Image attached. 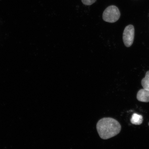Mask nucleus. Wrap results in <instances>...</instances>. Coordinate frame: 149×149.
<instances>
[{
    "mask_svg": "<svg viewBox=\"0 0 149 149\" xmlns=\"http://www.w3.org/2000/svg\"><path fill=\"white\" fill-rule=\"evenodd\" d=\"M120 124L115 119L111 117H104L99 120L96 129L100 136L103 139H107L115 136L120 133Z\"/></svg>",
    "mask_w": 149,
    "mask_h": 149,
    "instance_id": "1",
    "label": "nucleus"
},
{
    "mask_svg": "<svg viewBox=\"0 0 149 149\" xmlns=\"http://www.w3.org/2000/svg\"><path fill=\"white\" fill-rule=\"evenodd\" d=\"M120 15L118 8L115 6L111 5L104 10L102 14V18L105 22L113 23L119 19Z\"/></svg>",
    "mask_w": 149,
    "mask_h": 149,
    "instance_id": "2",
    "label": "nucleus"
},
{
    "mask_svg": "<svg viewBox=\"0 0 149 149\" xmlns=\"http://www.w3.org/2000/svg\"><path fill=\"white\" fill-rule=\"evenodd\" d=\"M135 29L134 26L130 25L127 26L123 33V40L127 47H130L133 42L134 38Z\"/></svg>",
    "mask_w": 149,
    "mask_h": 149,
    "instance_id": "3",
    "label": "nucleus"
},
{
    "mask_svg": "<svg viewBox=\"0 0 149 149\" xmlns=\"http://www.w3.org/2000/svg\"><path fill=\"white\" fill-rule=\"evenodd\" d=\"M137 99L140 102H149V91L144 88L141 89L137 93Z\"/></svg>",
    "mask_w": 149,
    "mask_h": 149,
    "instance_id": "4",
    "label": "nucleus"
},
{
    "mask_svg": "<svg viewBox=\"0 0 149 149\" xmlns=\"http://www.w3.org/2000/svg\"><path fill=\"white\" fill-rule=\"evenodd\" d=\"M130 121L132 124H133L135 125H140L143 122V117L142 115L137 114L136 113H134L132 115Z\"/></svg>",
    "mask_w": 149,
    "mask_h": 149,
    "instance_id": "5",
    "label": "nucleus"
},
{
    "mask_svg": "<svg viewBox=\"0 0 149 149\" xmlns=\"http://www.w3.org/2000/svg\"><path fill=\"white\" fill-rule=\"evenodd\" d=\"M141 84L143 88L149 91V70L146 72L145 77L141 80Z\"/></svg>",
    "mask_w": 149,
    "mask_h": 149,
    "instance_id": "6",
    "label": "nucleus"
},
{
    "mask_svg": "<svg viewBox=\"0 0 149 149\" xmlns=\"http://www.w3.org/2000/svg\"><path fill=\"white\" fill-rule=\"evenodd\" d=\"M81 1L84 5L90 6L95 2L96 0H81Z\"/></svg>",
    "mask_w": 149,
    "mask_h": 149,
    "instance_id": "7",
    "label": "nucleus"
},
{
    "mask_svg": "<svg viewBox=\"0 0 149 149\" xmlns=\"http://www.w3.org/2000/svg\"><path fill=\"white\" fill-rule=\"evenodd\" d=\"M148 125H149V123H148Z\"/></svg>",
    "mask_w": 149,
    "mask_h": 149,
    "instance_id": "8",
    "label": "nucleus"
}]
</instances>
